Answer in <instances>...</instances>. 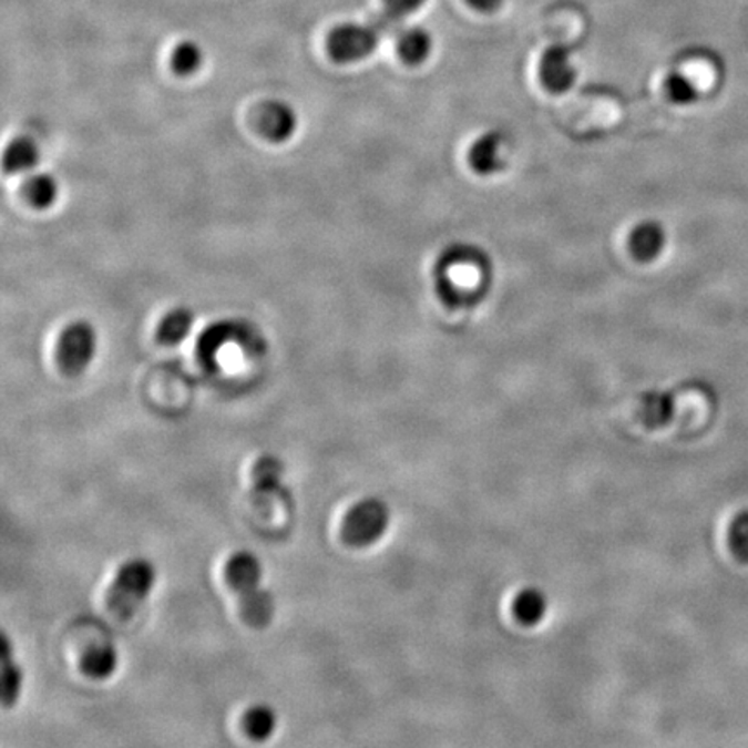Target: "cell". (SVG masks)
I'll return each instance as SVG.
<instances>
[{
  "label": "cell",
  "mask_w": 748,
  "mask_h": 748,
  "mask_svg": "<svg viewBox=\"0 0 748 748\" xmlns=\"http://www.w3.org/2000/svg\"><path fill=\"white\" fill-rule=\"evenodd\" d=\"M491 273L483 249L455 243L443 249L433 267L437 295L451 309L473 307L488 294Z\"/></svg>",
  "instance_id": "6da1fadb"
},
{
  "label": "cell",
  "mask_w": 748,
  "mask_h": 748,
  "mask_svg": "<svg viewBox=\"0 0 748 748\" xmlns=\"http://www.w3.org/2000/svg\"><path fill=\"white\" fill-rule=\"evenodd\" d=\"M262 575H264V568H262L260 560L248 551L233 554L227 562V584L238 596L243 621L252 629H266L273 622L274 609H276L273 594L260 587Z\"/></svg>",
  "instance_id": "7a4b0ae2"
},
{
  "label": "cell",
  "mask_w": 748,
  "mask_h": 748,
  "mask_svg": "<svg viewBox=\"0 0 748 748\" xmlns=\"http://www.w3.org/2000/svg\"><path fill=\"white\" fill-rule=\"evenodd\" d=\"M156 568L144 559L129 560L120 566L106 593V606L119 621H131L155 587Z\"/></svg>",
  "instance_id": "3957f363"
},
{
  "label": "cell",
  "mask_w": 748,
  "mask_h": 748,
  "mask_svg": "<svg viewBox=\"0 0 748 748\" xmlns=\"http://www.w3.org/2000/svg\"><path fill=\"white\" fill-rule=\"evenodd\" d=\"M390 525V510L380 499L369 498L350 508L341 522V541L347 546L369 547L377 544Z\"/></svg>",
  "instance_id": "277c9868"
},
{
  "label": "cell",
  "mask_w": 748,
  "mask_h": 748,
  "mask_svg": "<svg viewBox=\"0 0 748 748\" xmlns=\"http://www.w3.org/2000/svg\"><path fill=\"white\" fill-rule=\"evenodd\" d=\"M98 352V332L88 321H75L61 332L55 362L64 377L79 378L88 371Z\"/></svg>",
  "instance_id": "5b68a950"
},
{
  "label": "cell",
  "mask_w": 748,
  "mask_h": 748,
  "mask_svg": "<svg viewBox=\"0 0 748 748\" xmlns=\"http://www.w3.org/2000/svg\"><path fill=\"white\" fill-rule=\"evenodd\" d=\"M381 32L375 21L369 24L344 23L332 28L326 39V51L335 63L366 60L380 44Z\"/></svg>",
  "instance_id": "8992f818"
},
{
  "label": "cell",
  "mask_w": 748,
  "mask_h": 748,
  "mask_svg": "<svg viewBox=\"0 0 748 748\" xmlns=\"http://www.w3.org/2000/svg\"><path fill=\"white\" fill-rule=\"evenodd\" d=\"M254 125L270 143H286L298 129V116L285 101H267L255 111Z\"/></svg>",
  "instance_id": "52a82bcc"
},
{
  "label": "cell",
  "mask_w": 748,
  "mask_h": 748,
  "mask_svg": "<svg viewBox=\"0 0 748 748\" xmlns=\"http://www.w3.org/2000/svg\"><path fill=\"white\" fill-rule=\"evenodd\" d=\"M283 475L285 467L274 455H264L255 463L252 470V501L262 513H267L270 504L281 495Z\"/></svg>",
  "instance_id": "ba28073f"
},
{
  "label": "cell",
  "mask_w": 748,
  "mask_h": 748,
  "mask_svg": "<svg viewBox=\"0 0 748 748\" xmlns=\"http://www.w3.org/2000/svg\"><path fill=\"white\" fill-rule=\"evenodd\" d=\"M575 66L572 63V54L565 45H551L541 55L539 61V76L547 91L560 92L568 91L575 82Z\"/></svg>",
  "instance_id": "9c48e42d"
},
{
  "label": "cell",
  "mask_w": 748,
  "mask_h": 748,
  "mask_svg": "<svg viewBox=\"0 0 748 748\" xmlns=\"http://www.w3.org/2000/svg\"><path fill=\"white\" fill-rule=\"evenodd\" d=\"M504 135L501 132H488L480 135L468 151V162L477 174L491 175L501 171L503 162Z\"/></svg>",
  "instance_id": "30bf717a"
},
{
  "label": "cell",
  "mask_w": 748,
  "mask_h": 748,
  "mask_svg": "<svg viewBox=\"0 0 748 748\" xmlns=\"http://www.w3.org/2000/svg\"><path fill=\"white\" fill-rule=\"evenodd\" d=\"M665 245L664 227L657 222H642L639 226L634 227L629 236L631 254L637 260L649 262L660 255Z\"/></svg>",
  "instance_id": "8fae6325"
},
{
  "label": "cell",
  "mask_w": 748,
  "mask_h": 748,
  "mask_svg": "<svg viewBox=\"0 0 748 748\" xmlns=\"http://www.w3.org/2000/svg\"><path fill=\"white\" fill-rule=\"evenodd\" d=\"M119 667V654L115 646L91 645L80 658V670L83 676L94 682H104L113 676Z\"/></svg>",
  "instance_id": "7c38bea8"
},
{
  "label": "cell",
  "mask_w": 748,
  "mask_h": 748,
  "mask_svg": "<svg viewBox=\"0 0 748 748\" xmlns=\"http://www.w3.org/2000/svg\"><path fill=\"white\" fill-rule=\"evenodd\" d=\"M40 160V150L30 137H18L11 141L4 151V171L8 174H27L33 171Z\"/></svg>",
  "instance_id": "4fadbf2b"
},
{
  "label": "cell",
  "mask_w": 748,
  "mask_h": 748,
  "mask_svg": "<svg viewBox=\"0 0 748 748\" xmlns=\"http://www.w3.org/2000/svg\"><path fill=\"white\" fill-rule=\"evenodd\" d=\"M23 673L20 665L12 657L9 637L2 636V705L4 709H12L20 700Z\"/></svg>",
  "instance_id": "5bb4252c"
},
{
  "label": "cell",
  "mask_w": 748,
  "mask_h": 748,
  "mask_svg": "<svg viewBox=\"0 0 748 748\" xmlns=\"http://www.w3.org/2000/svg\"><path fill=\"white\" fill-rule=\"evenodd\" d=\"M432 35L421 27L408 28L397 40V52L400 60L408 64H420L432 52Z\"/></svg>",
  "instance_id": "9a60e30c"
},
{
  "label": "cell",
  "mask_w": 748,
  "mask_h": 748,
  "mask_svg": "<svg viewBox=\"0 0 748 748\" xmlns=\"http://www.w3.org/2000/svg\"><path fill=\"white\" fill-rule=\"evenodd\" d=\"M513 612L525 626H537L547 614L546 594L535 587L523 590L513 603Z\"/></svg>",
  "instance_id": "2e32d148"
},
{
  "label": "cell",
  "mask_w": 748,
  "mask_h": 748,
  "mask_svg": "<svg viewBox=\"0 0 748 748\" xmlns=\"http://www.w3.org/2000/svg\"><path fill=\"white\" fill-rule=\"evenodd\" d=\"M674 399L670 393L649 392L643 397L639 418L649 428L664 427L673 420Z\"/></svg>",
  "instance_id": "e0dca14e"
},
{
  "label": "cell",
  "mask_w": 748,
  "mask_h": 748,
  "mask_svg": "<svg viewBox=\"0 0 748 748\" xmlns=\"http://www.w3.org/2000/svg\"><path fill=\"white\" fill-rule=\"evenodd\" d=\"M194 326V316L189 309H174L163 317L156 337L163 345H177L189 337Z\"/></svg>",
  "instance_id": "ac0fdd59"
},
{
  "label": "cell",
  "mask_w": 748,
  "mask_h": 748,
  "mask_svg": "<svg viewBox=\"0 0 748 748\" xmlns=\"http://www.w3.org/2000/svg\"><path fill=\"white\" fill-rule=\"evenodd\" d=\"M276 714L267 705H255L243 716V728L254 741L269 740L276 731Z\"/></svg>",
  "instance_id": "d6986e66"
},
{
  "label": "cell",
  "mask_w": 748,
  "mask_h": 748,
  "mask_svg": "<svg viewBox=\"0 0 748 748\" xmlns=\"http://www.w3.org/2000/svg\"><path fill=\"white\" fill-rule=\"evenodd\" d=\"M24 196L35 208H49L54 205L60 194V184L52 175L35 174L24 183Z\"/></svg>",
  "instance_id": "ffe728a7"
},
{
  "label": "cell",
  "mask_w": 748,
  "mask_h": 748,
  "mask_svg": "<svg viewBox=\"0 0 748 748\" xmlns=\"http://www.w3.org/2000/svg\"><path fill=\"white\" fill-rule=\"evenodd\" d=\"M203 61V49L191 40L178 44L172 52V70L181 76L194 75L202 68Z\"/></svg>",
  "instance_id": "44dd1931"
},
{
  "label": "cell",
  "mask_w": 748,
  "mask_h": 748,
  "mask_svg": "<svg viewBox=\"0 0 748 748\" xmlns=\"http://www.w3.org/2000/svg\"><path fill=\"white\" fill-rule=\"evenodd\" d=\"M427 0H383V11L377 18L375 23L380 27L381 32L396 28L406 17L423 8Z\"/></svg>",
  "instance_id": "7402d4cb"
},
{
  "label": "cell",
  "mask_w": 748,
  "mask_h": 748,
  "mask_svg": "<svg viewBox=\"0 0 748 748\" xmlns=\"http://www.w3.org/2000/svg\"><path fill=\"white\" fill-rule=\"evenodd\" d=\"M664 91L673 103L688 104L697 100V83L682 72H673L664 82Z\"/></svg>",
  "instance_id": "603a6c76"
},
{
  "label": "cell",
  "mask_w": 748,
  "mask_h": 748,
  "mask_svg": "<svg viewBox=\"0 0 748 748\" xmlns=\"http://www.w3.org/2000/svg\"><path fill=\"white\" fill-rule=\"evenodd\" d=\"M729 546L741 562H748V511H744L729 526Z\"/></svg>",
  "instance_id": "cb8c5ba5"
},
{
  "label": "cell",
  "mask_w": 748,
  "mask_h": 748,
  "mask_svg": "<svg viewBox=\"0 0 748 748\" xmlns=\"http://www.w3.org/2000/svg\"><path fill=\"white\" fill-rule=\"evenodd\" d=\"M468 6L480 12H494L503 6V0H467Z\"/></svg>",
  "instance_id": "d4e9b609"
}]
</instances>
